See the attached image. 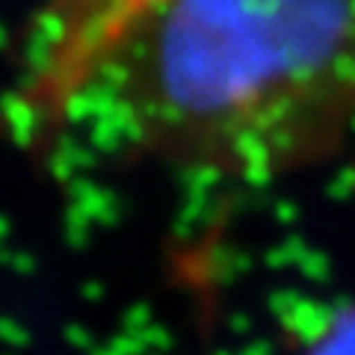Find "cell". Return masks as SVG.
<instances>
[{
	"label": "cell",
	"mask_w": 355,
	"mask_h": 355,
	"mask_svg": "<svg viewBox=\"0 0 355 355\" xmlns=\"http://www.w3.org/2000/svg\"><path fill=\"white\" fill-rule=\"evenodd\" d=\"M15 110L33 139L279 181L355 130V0H48Z\"/></svg>",
	"instance_id": "obj_1"
},
{
	"label": "cell",
	"mask_w": 355,
	"mask_h": 355,
	"mask_svg": "<svg viewBox=\"0 0 355 355\" xmlns=\"http://www.w3.org/2000/svg\"><path fill=\"white\" fill-rule=\"evenodd\" d=\"M305 355H355V305L335 311L326 326L311 335Z\"/></svg>",
	"instance_id": "obj_2"
}]
</instances>
